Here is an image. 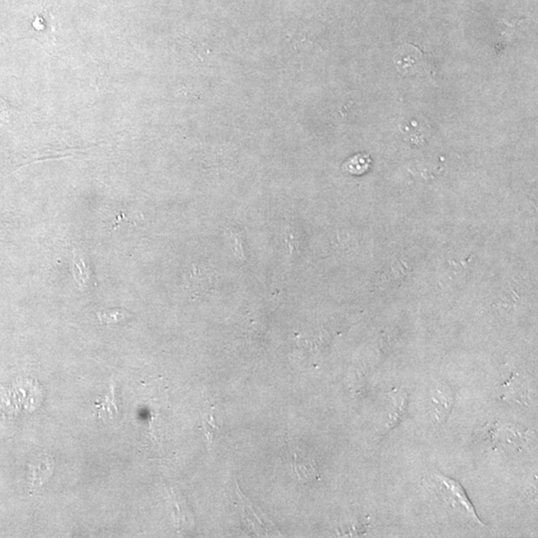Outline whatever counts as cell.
<instances>
[{
    "label": "cell",
    "instance_id": "1",
    "mask_svg": "<svg viewBox=\"0 0 538 538\" xmlns=\"http://www.w3.org/2000/svg\"><path fill=\"white\" fill-rule=\"evenodd\" d=\"M432 481L434 490L440 495L443 501L449 504L457 512L463 513L468 519H472L477 523L481 524L465 490L458 481H452L440 474L432 477Z\"/></svg>",
    "mask_w": 538,
    "mask_h": 538
},
{
    "label": "cell",
    "instance_id": "2",
    "mask_svg": "<svg viewBox=\"0 0 538 538\" xmlns=\"http://www.w3.org/2000/svg\"><path fill=\"white\" fill-rule=\"evenodd\" d=\"M53 460L48 456L38 459L37 463L30 465L31 488L37 490L50 478L53 472Z\"/></svg>",
    "mask_w": 538,
    "mask_h": 538
},
{
    "label": "cell",
    "instance_id": "4",
    "mask_svg": "<svg viewBox=\"0 0 538 538\" xmlns=\"http://www.w3.org/2000/svg\"><path fill=\"white\" fill-rule=\"evenodd\" d=\"M99 320L106 325H113L119 322L125 320L132 316L130 312L124 308H110V309L102 310L97 313Z\"/></svg>",
    "mask_w": 538,
    "mask_h": 538
},
{
    "label": "cell",
    "instance_id": "3",
    "mask_svg": "<svg viewBox=\"0 0 538 538\" xmlns=\"http://www.w3.org/2000/svg\"><path fill=\"white\" fill-rule=\"evenodd\" d=\"M371 164H372V161H371L369 154L360 153V154L351 157L344 163L343 170L351 175H363L368 172Z\"/></svg>",
    "mask_w": 538,
    "mask_h": 538
},
{
    "label": "cell",
    "instance_id": "5",
    "mask_svg": "<svg viewBox=\"0 0 538 538\" xmlns=\"http://www.w3.org/2000/svg\"><path fill=\"white\" fill-rule=\"evenodd\" d=\"M313 463L314 461L303 458L300 454L294 452L292 454V468L301 479H307L308 474L310 476L311 472H315L311 465Z\"/></svg>",
    "mask_w": 538,
    "mask_h": 538
}]
</instances>
